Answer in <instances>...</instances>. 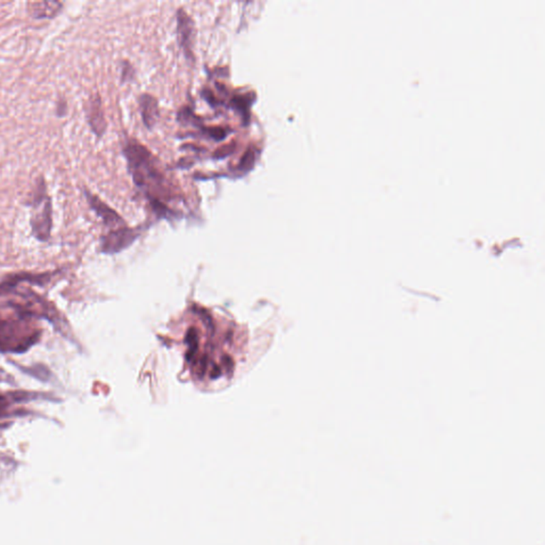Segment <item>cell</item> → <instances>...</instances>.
<instances>
[{
	"mask_svg": "<svg viewBox=\"0 0 545 545\" xmlns=\"http://www.w3.org/2000/svg\"><path fill=\"white\" fill-rule=\"evenodd\" d=\"M84 110H86V123H88L91 131L94 133L97 138H103L107 131L108 123L106 120L103 101H101L99 93H95L88 97L86 106H84Z\"/></svg>",
	"mask_w": 545,
	"mask_h": 545,
	"instance_id": "cell-5",
	"label": "cell"
},
{
	"mask_svg": "<svg viewBox=\"0 0 545 545\" xmlns=\"http://www.w3.org/2000/svg\"><path fill=\"white\" fill-rule=\"evenodd\" d=\"M133 183L153 200H172V188L158 166L153 153L135 140L128 141L123 149Z\"/></svg>",
	"mask_w": 545,
	"mask_h": 545,
	"instance_id": "cell-1",
	"label": "cell"
},
{
	"mask_svg": "<svg viewBox=\"0 0 545 545\" xmlns=\"http://www.w3.org/2000/svg\"><path fill=\"white\" fill-rule=\"evenodd\" d=\"M136 238L135 229L124 228V227L116 229L101 238V250L106 254H114L133 243Z\"/></svg>",
	"mask_w": 545,
	"mask_h": 545,
	"instance_id": "cell-8",
	"label": "cell"
},
{
	"mask_svg": "<svg viewBox=\"0 0 545 545\" xmlns=\"http://www.w3.org/2000/svg\"><path fill=\"white\" fill-rule=\"evenodd\" d=\"M133 68L129 62H123L122 68V82L131 81L133 78Z\"/></svg>",
	"mask_w": 545,
	"mask_h": 545,
	"instance_id": "cell-19",
	"label": "cell"
},
{
	"mask_svg": "<svg viewBox=\"0 0 545 545\" xmlns=\"http://www.w3.org/2000/svg\"><path fill=\"white\" fill-rule=\"evenodd\" d=\"M200 128L203 129V133L208 138L215 141V142H220V141L225 140L226 136L231 133L230 129L223 128V127H209L208 128V127L200 126Z\"/></svg>",
	"mask_w": 545,
	"mask_h": 545,
	"instance_id": "cell-15",
	"label": "cell"
},
{
	"mask_svg": "<svg viewBox=\"0 0 545 545\" xmlns=\"http://www.w3.org/2000/svg\"><path fill=\"white\" fill-rule=\"evenodd\" d=\"M203 97H204V99L208 101V103H210V105L213 106V107H215V106L220 105V103H218V101H216L215 96H214L213 93L211 92L210 90H204L203 91Z\"/></svg>",
	"mask_w": 545,
	"mask_h": 545,
	"instance_id": "cell-20",
	"label": "cell"
},
{
	"mask_svg": "<svg viewBox=\"0 0 545 545\" xmlns=\"http://www.w3.org/2000/svg\"><path fill=\"white\" fill-rule=\"evenodd\" d=\"M42 330L28 320H0V354H24L41 340Z\"/></svg>",
	"mask_w": 545,
	"mask_h": 545,
	"instance_id": "cell-3",
	"label": "cell"
},
{
	"mask_svg": "<svg viewBox=\"0 0 545 545\" xmlns=\"http://www.w3.org/2000/svg\"><path fill=\"white\" fill-rule=\"evenodd\" d=\"M256 161L257 151L254 147H250V148L244 153L243 157L241 158L239 164L235 166V168L233 170H235L239 176H245L246 174H248V173L254 168Z\"/></svg>",
	"mask_w": 545,
	"mask_h": 545,
	"instance_id": "cell-14",
	"label": "cell"
},
{
	"mask_svg": "<svg viewBox=\"0 0 545 545\" xmlns=\"http://www.w3.org/2000/svg\"><path fill=\"white\" fill-rule=\"evenodd\" d=\"M30 208V228L34 239L49 242L54 225L53 198L49 193V185L44 175L36 177L34 187L24 202Z\"/></svg>",
	"mask_w": 545,
	"mask_h": 545,
	"instance_id": "cell-2",
	"label": "cell"
},
{
	"mask_svg": "<svg viewBox=\"0 0 545 545\" xmlns=\"http://www.w3.org/2000/svg\"><path fill=\"white\" fill-rule=\"evenodd\" d=\"M6 394H8L12 404H25L29 403V402L39 401V399L59 402V399H56L54 395L49 394V393L36 392V391L14 390L9 391Z\"/></svg>",
	"mask_w": 545,
	"mask_h": 545,
	"instance_id": "cell-12",
	"label": "cell"
},
{
	"mask_svg": "<svg viewBox=\"0 0 545 545\" xmlns=\"http://www.w3.org/2000/svg\"><path fill=\"white\" fill-rule=\"evenodd\" d=\"M11 405L12 403H11L6 392L0 393V417H10L11 414L8 410Z\"/></svg>",
	"mask_w": 545,
	"mask_h": 545,
	"instance_id": "cell-18",
	"label": "cell"
},
{
	"mask_svg": "<svg viewBox=\"0 0 545 545\" xmlns=\"http://www.w3.org/2000/svg\"><path fill=\"white\" fill-rule=\"evenodd\" d=\"M64 2L57 0H41L29 1L27 4V12L36 21L54 19L63 10Z\"/></svg>",
	"mask_w": 545,
	"mask_h": 545,
	"instance_id": "cell-9",
	"label": "cell"
},
{
	"mask_svg": "<svg viewBox=\"0 0 545 545\" xmlns=\"http://www.w3.org/2000/svg\"><path fill=\"white\" fill-rule=\"evenodd\" d=\"M68 103L66 97H58L57 101L55 105V114L58 118H63L68 116Z\"/></svg>",
	"mask_w": 545,
	"mask_h": 545,
	"instance_id": "cell-17",
	"label": "cell"
},
{
	"mask_svg": "<svg viewBox=\"0 0 545 545\" xmlns=\"http://www.w3.org/2000/svg\"><path fill=\"white\" fill-rule=\"evenodd\" d=\"M257 97L254 92L244 93V94H235L231 97L230 107L241 116L244 126L250 125V108L256 101Z\"/></svg>",
	"mask_w": 545,
	"mask_h": 545,
	"instance_id": "cell-10",
	"label": "cell"
},
{
	"mask_svg": "<svg viewBox=\"0 0 545 545\" xmlns=\"http://www.w3.org/2000/svg\"><path fill=\"white\" fill-rule=\"evenodd\" d=\"M235 147H237V145H235V142L229 143V144L224 145V146H220V148H218L214 151L212 158L215 160L226 159L227 157L233 155V151H235Z\"/></svg>",
	"mask_w": 545,
	"mask_h": 545,
	"instance_id": "cell-16",
	"label": "cell"
},
{
	"mask_svg": "<svg viewBox=\"0 0 545 545\" xmlns=\"http://www.w3.org/2000/svg\"><path fill=\"white\" fill-rule=\"evenodd\" d=\"M177 34L179 45L183 49L188 59H193V46L195 42V24L192 17L183 10L179 9L177 12Z\"/></svg>",
	"mask_w": 545,
	"mask_h": 545,
	"instance_id": "cell-6",
	"label": "cell"
},
{
	"mask_svg": "<svg viewBox=\"0 0 545 545\" xmlns=\"http://www.w3.org/2000/svg\"><path fill=\"white\" fill-rule=\"evenodd\" d=\"M83 195L91 209L95 212L99 218H101L106 226L120 227L125 225V220H123L122 216L113 208L110 207L103 200H101L96 194L93 193L86 188H83Z\"/></svg>",
	"mask_w": 545,
	"mask_h": 545,
	"instance_id": "cell-7",
	"label": "cell"
},
{
	"mask_svg": "<svg viewBox=\"0 0 545 545\" xmlns=\"http://www.w3.org/2000/svg\"><path fill=\"white\" fill-rule=\"evenodd\" d=\"M141 114L143 123L148 129L153 128L159 118V103L155 97L143 94L140 98Z\"/></svg>",
	"mask_w": 545,
	"mask_h": 545,
	"instance_id": "cell-11",
	"label": "cell"
},
{
	"mask_svg": "<svg viewBox=\"0 0 545 545\" xmlns=\"http://www.w3.org/2000/svg\"><path fill=\"white\" fill-rule=\"evenodd\" d=\"M0 382H6V384H15L12 376L6 374V372H4L2 369H0Z\"/></svg>",
	"mask_w": 545,
	"mask_h": 545,
	"instance_id": "cell-21",
	"label": "cell"
},
{
	"mask_svg": "<svg viewBox=\"0 0 545 545\" xmlns=\"http://www.w3.org/2000/svg\"><path fill=\"white\" fill-rule=\"evenodd\" d=\"M11 365H14L16 369L26 375L30 376V377L36 378V380H40L42 382H49L51 380V370L47 365H43V363H34V365H30V367H25V365H19L15 363L14 361H10Z\"/></svg>",
	"mask_w": 545,
	"mask_h": 545,
	"instance_id": "cell-13",
	"label": "cell"
},
{
	"mask_svg": "<svg viewBox=\"0 0 545 545\" xmlns=\"http://www.w3.org/2000/svg\"><path fill=\"white\" fill-rule=\"evenodd\" d=\"M61 272V270H57V271L39 272V274L38 272H21L9 275L4 280L0 282V296L14 293L16 291V287L23 282L42 287V285L49 283L56 275L60 274Z\"/></svg>",
	"mask_w": 545,
	"mask_h": 545,
	"instance_id": "cell-4",
	"label": "cell"
}]
</instances>
